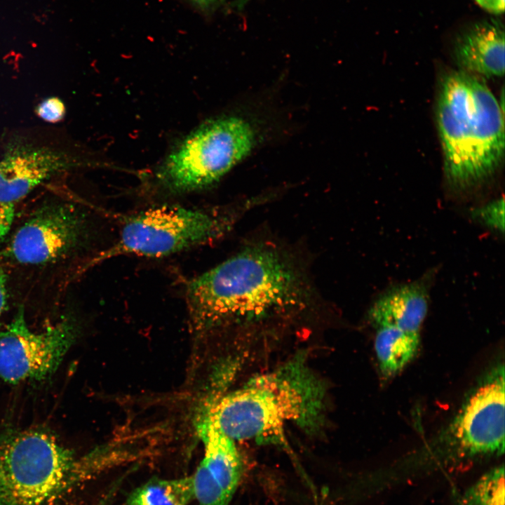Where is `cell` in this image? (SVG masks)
<instances>
[{
	"label": "cell",
	"mask_w": 505,
	"mask_h": 505,
	"mask_svg": "<svg viewBox=\"0 0 505 505\" xmlns=\"http://www.w3.org/2000/svg\"><path fill=\"white\" fill-rule=\"evenodd\" d=\"M464 456L500 455L504 451V368H494L467 398L450 428Z\"/></svg>",
	"instance_id": "cell-9"
},
{
	"label": "cell",
	"mask_w": 505,
	"mask_h": 505,
	"mask_svg": "<svg viewBox=\"0 0 505 505\" xmlns=\"http://www.w3.org/2000/svg\"><path fill=\"white\" fill-rule=\"evenodd\" d=\"M454 58L460 70L480 77L504 73L505 34L495 20L478 22L459 36Z\"/></svg>",
	"instance_id": "cell-11"
},
{
	"label": "cell",
	"mask_w": 505,
	"mask_h": 505,
	"mask_svg": "<svg viewBox=\"0 0 505 505\" xmlns=\"http://www.w3.org/2000/svg\"><path fill=\"white\" fill-rule=\"evenodd\" d=\"M231 224L230 215L215 211L161 206L128 217L118 241L95 262L133 255L161 257L206 244L222 236Z\"/></svg>",
	"instance_id": "cell-6"
},
{
	"label": "cell",
	"mask_w": 505,
	"mask_h": 505,
	"mask_svg": "<svg viewBox=\"0 0 505 505\" xmlns=\"http://www.w3.org/2000/svg\"><path fill=\"white\" fill-rule=\"evenodd\" d=\"M76 164L60 149L22 141L12 142L0 159V202L15 204L45 181Z\"/></svg>",
	"instance_id": "cell-10"
},
{
	"label": "cell",
	"mask_w": 505,
	"mask_h": 505,
	"mask_svg": "<svg viewBox=\"0 0 505 505\" xmlns=\"http://www.w3.org/2000/svg\"><path fill=\"white\" fill-rule=\"evenodd\" d=\"M96 470L45 429L13 432L0 439V505H58Z\"/></svg>",
	"instance_id": "cell-4"
},
{
	"label": "cell",
	"mask_w": 505,
	"mask_h": 505,
	"mask_svg": "<svg viewBox=\"0 0 505 505\" xmlns=\"http://www.w3.org/2000/svg\"><path fill=\"white\" fill-rule=\"evenodd\" d=\"M471 217L489 230L503 235L504 232V199L497 198L483 205L473 208Z\"/></svg>",
	"instance_id": "cell-18"
},
{
	"label": "cell",
	"mask_w": 505,
	"mask_h": 505,
	"mask_svg": "<svg viewBox=\"0 0 505 505\" xmlns=\"http://www.w3.org/2000/svg\"><path fill=\"white\" fill-rule=\"evenodd\" d=\"M14 204L0 202V243L8 234L14 220Z\"/></svg>",
	"instance_id": "cell-20"
},
{
	"label": "cell",
	"mask_w": 505,
	"mask_h": 505,
	"mask_svg": "<svg viewBox=\"0 0 505 505\" xmlns=\"http://www.w3.org/2000/svg\"><path fill=\"white\" fill-rule=\"evenodd\" d=\"M194 499L193 478H153L135 489L127 505H189Z\"/></svg>",
	"instance_id": "cell-15"
},
{
	"label": "cell",
	"mask_w": 505,
	"mask_h": 505,
	"mask_svg": "<svg viewBox=\"0 0 505 505\" xmlns=\"http://www.w3.org/2000/svg\"><path fill=\"white\" fill-rule=\"evenodd\" d=\"M75 337V325L67 319L40 332L32 330L21 307L0 329V378L12 384L46 379L57 370Z\"/></svg>",
	"instance_id": "cell-7"
},
{
	"label": "cell",
	"mask_w": 505,
	"mask_h": 505,
	"mask_svg": "<svg viewBox=\"0 0 505 505\" xmlns=\"http://www.w3.org/2000/svg\"><path fill=\"white\" fill-rule=\"evenodd\" d=\"M8 303L7 275L0 267V316L6 309Z\"/></svg>",
	"instance_id": "cell-21"
},
{
	"label": "cell",
	"mask_w": 505,
	"mask_h": 505,
	"mask_svg": "<svg viewBox=\"0 0 505 505\" xmlns=\"http://www.w3.org/2000/svg\"><path fill=\"white\" fill-rule=\"evenodd\" d=\"M429 303L427 281H415L382 292L372 304L369 318L375 326L389 324L407 332L420 335Z\"/></svg>",
	"instance_id": "cell-12"
},
{
	"label": "cell",
	"mask_w": 505,
	"mask_h": 505,
	"mask_svg": "<svg viewBox=\"0 0 505 505\" xmlns=\"http://www.w3.org/2000/svg\"><path fill=\"white\" fill-rule=\"evenodd\" d=\"M483 79L460 70L441 84L437 119L444 171L459 189L487 178L504 158V110Z\"/></svg>",
	"instance_id": "cell-3"
},
{
	"label": "cell",
	"mask_w": 505,
	"mask_h": 505,
	"mask_svg": "<svg viewBox=\"0 0 505 505\" xmlns=\"http://www.w3.org/2000/svg\"><path fill=\"white\" fill-rule=\"evenodd\" d=\"M198 7L203 10L218 6L223 0H191Z\"/></svg>",
	"instance_id": "cell-23"
},
{
	"label": "cell",
	"mask_w": 505,
	"mask_h": 505,
	"mask_svg": "<svg viewBox=\"0 0 505 505\" xmlns=\"http://www.w3.org/2000/svg\"><path fill=\"white\" fill-rule=\"evenodd\" d=\"M457 505H504V468L485 473L457 499Z\"/></svg>",
	"instance_id": "cell-16"
},
{
	"label": "cell",
	"mask_w": 505,
	"mask_h": 505,
	"mask_svg": "<svg viewBox=\"0 0 505 505\" xmlns=\"http://www.w3.org/2000/svg\"><path fill=\"white\" fill-rule=\"evenodd\" d=\"M100 505H105V504H100Z\"/></svg>",
	"instance_id": "cell-25"
},
{
	"label": "cell",
	"mask_w": 505,
	"mask_h": 505,
	"mask_svg": "<svg viewBox=\"0 0 505 505\" xmlns=\"http://www.w3.org/2000/svg\"><path fill=\"white\" fill-rule=\"evenodd\" d=\"M38 116L44 121L56 123L65 114V107L60 99L52 97L41 102L36 109Z\"/></svg>",
	"instance_id": "cell-19"
},
{
	"label": "cell",
	"mask_w": 505,
	"mask_h": 505,
	"mask_svg": "<svg viewBox=\"0 0 505 505\" xmlns=\"http://www.w3.org/2000/svg\"><path fill=\"white\" fill-rule=\"evenodd\" d=\"M204 445L202 462L231 497L240 482L242 463L235 440L206 418L199 426Z\"/></svg>",
	"instance_id": "cell-13"
},
{
	"label": "cell",
	"mask_w": 505,
	"mask_h": 505,
	"mask_svg": "<svg viewBox=\"0 0 505 505\" xmlns=\"http://www.w3.org/2000/svg\"><path fill=\"white\" fill-rule=\"evenodd\" d=\"M192 478L194 499L199 505H229L231 497L202 461Z\"/></svg>",
	"instance_id": "cell-17"
},
{
	"label": "cell",
	"mask_w": 505,
	"mask_h": 505,
	"mask_svg": "<svg viewBox=\"0 0 505 505\" xmlns=\"http://www.w3.org/2000/svg\"><path fill=\"white\" fill-rule=\"evenodd\" d=\"M375 327V349L379 368L384 378H391L414 358L420 335L407 332L389 324Z\"/></svg>",
	"instance_id": "cell-14"
},
{
	"label": "cell",
	"mask_w": 505,
	"mask_h": 505,
	"mask_svg": "<svg viewBox=\"0 0 505 505\" xmlns=\"http://www.w3.org/2000/svg\"><path fill=\"white\" fill-rule=\"evenodd\" d=\"M484 9L494 13H501L504 11V0H476Z\"/></svg>",
	"instance_id": "cell-22"
},
{
	"label": "cell",
	"mask_w": 505,
	"mask_h": 505,
	"mask_svg": "<svg viewBox=\"0 0 505 505\" xmlns=\"http://www.w3.org/2000/svg\"><path fill=\"white\" fill-rule=\"evenodd\" d=\"M86 219L73 206L48 203L35 210L13 234L6 255L27 265L53 263L68 257L83 243Z\"/></svg>",
	"instance_id": "cell-8"
},
{
	"label": "cell",
	"mask_w": 505,
	"mask_h": 505,
	"mask_svg": "<svg viewBox=\"0 0 505 505\" xmlns=\"http://www.w3.org/2000/svg\"><path fill=\"white\" fill-rule=\"evenodd\" d=\"M251 0H237L234 6L237 9H241L243 8L247 4H248Z\"/></svg>",
	"instance_id": "cell-24"
},
{
	"label": "cell",
	"mask_w": 505,
	"mask_h": 505,
	"mask_svg": "<svg viewBox=\"0 0 505 505\" xmlns=\"http://www.w3.org/2000/svg\"><path fill=\"white\" fill-rule=\"evenodd\" d=\"M187 304L200 327L253 323L309 307L315 297L304 269L281 248H245L189 280Z\"/></svg>",
	"instance_id": "cell-1"
},
{
	"label": "cell",
	"mask_w": 505,
	"mask_h": 505,
	"mask_svg": "<svg viewBox=\"0 0 505 505\" xmlns=\"http://www.w3.org/2000/svg\"><path fill=\"white\" fill-rule=\"evenodd\" d=\"M255 133L236 116L210 121L194 130L168 156L161 168L163 185L174 193L206 188L251 151Z\"/></svg>",
	"instance_id": "cell-5"
},
{
	"label": "cell",
	"mask_w": 505,
	"mask_h": 505,
	"mask_svg": "<svg viewBox=\"0 0 505 505\" xmlns=\"http://www.w3.org/2000/svg\"><path fill=\"white\" fill-rule=\"evenodd\" d=\"M325 398L323 383L297 358L227 394L206 418L234 440L280 441L290 424L319 426Z\"/></svg>",
	"instance_id": "cell-2"
}]
</instances>
